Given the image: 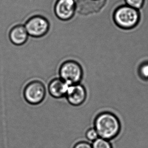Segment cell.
Segmentation results:
<instances>
[{"label":"cell","mask_w":148,"mask_h":148,"mask_svg":"<svg viewBox=\"0 0 148 148\" xmlns=\"http://www.w3.org/2000/svg\"><path fill=\"white\" fill-rule=\"evenodd\" d=\"M93 125L100 138L110 141L116 138L121 130L120 119L115 114L109 111L98 114L94 119Z\"/></svg>","instance_id":"6da1fadb"},{"label":"cell","mask_w":148,"mask_h":148,"mask_svg":"<svg viewBox=\"0 0 148 148\" xmlns=\"http://www.w3.org/2000/svg\"><path fill=\"white\" fill-rule=\"evenodd\" d=\"M113 19L119 28L129 30L138 25L140 21V14L137 9L127 5L122 6L114 12Z\"/></svg>","instance_id":"7a4b0ae2"},{"label":"cell","mask_w":148,"mask_h":148,"mask_svg":"<svg viewBox=\"0 0 148 148\" xmlns=\"http://www.w3.org/2000/svg\"><path fill=\"white\" fill-rule=\"evenodd\" d=\"M83 70L79 63L67 60L61 64L59 69L60 78L69 85L79 84L83 77Z\"/></svg>","instance_id":"3957f363"},{"label":"cell","mask_w":148,"mask_h":148,"mask_svg":"<svg viewBox=\"0 0 148 148\" xmlns=\"http://www.w3.org/2000/svg\"><path fill=\"white\" fill-rule=\"evenodd\" d=\"M45 86L39 80H33L28 83L24 90V99L28 104L37 105L41 103L46 96Z\"/></svg>","instance_id":"277c9868"},{"label":"cell","mask_w":148,"mask_h":148,"mask_svg":"<svg viewBox=\"0 0 148 148\" xmlns=\"http://www.w3.org/2000/svg\"><path fill=\"white\" fill-rule=\"evenodd\" d=\"M24 26L29 36L33 38H39L45 36L48 33L50 24L45 17L36 15L29 18Z\"/></svg>","instance_id":"5b68a950"},{"label":"cell","mask_w":148,"mask_h":148,"mask_svg":"<svg viewBox=\"0 0 148 148\" xmlns=\"http://www.w3.org/2000/svg\"><path fill=\"white\" fill-rule=\"evenodd\" d=\"M76 11L75 0H57L54 7V12L57 17L63 21L71 19Z\"/></svg>","instance_id":"8992f818"},{"label":"cell","mask_w":148,"mask_h":148,"mask_svg":"<svg viewBox=\"0 0 148 148\" xmlns=\"http://www.w3.org/2000/svg\"><path fill=\"white\" fill-rule=\"evenodd\" d=\"M65 97L71 105L80 106L85 102L87 98L86 88L80 84L70 86Z\"/></svg>","instance_id":"52a82bcc"},{"label":"cell","mask_w":148,"mask_h":148,"mask_svg":"<svg viewBox=\"0 0 148 148\" xmlns=\"http://www.w3.org/2000/svg\"><path fill=\"white\" fill-rule=\"evenodd\" d=\"M69 86L60 77L54 78L48 84V92L54 98H62L66 97Z\"/></svg>","instance_id":"ba28073f"},{"label":"cell","mask_w":148,"mask_h":148,"mask_svg":"<svg viewBox=\"0 0 148 148\" xmlns=\"http://www.w3.org/2000/svg\"><path fill=\"white\" fill-rule=\"evenodd\" d=\"M28 36L25 26L22 25H17L13 27L9 34L11 42L17 46L24 45L28 40Z\"/></svg>","instance_id":"9c48e42d"},{"label":"cell","mask_w":148,"mask_h":148,"mask_svg":"<svg viewBox=\"0 0 148 148\" xmlns=\"http://www.w3.org/2000/svg\"><path fill=\"white\" fill-rule=\"evenodd\" d=\"M92 148H113L110 140L99 138L92 143Z\"/></svg>","instance_id":"30bf717a"},{"label":"cell","mask_w":148,"mask_h":148,"mask_svg":"<svg viewBox=\"0 0 148 148\" xmlns=\"http://www.w3.org/2000/svg\"><path fill=\"white\" fill-rule=\"evenodd\" d=\"M138 76L142 80H148V61L142 62L138 68Z\"/></svg>","instance_id":"8fae6325"},{"label":"cell","mask_w":148,"mask_h":148,"mask_svg":"<svg viewBox=\"0 0 148 148\" xmlns=\"http://www.w3.org/2000/svg\"><path fill=\"white\" fill-rule=\"evenodd\" d=\"M85 136L87 140L92 143L100 138L98 133L94 127L89 128L86 130Z\"/></svg>","instance_id":"7c38bea8"},{"label":"cell","mask_w":148,"mask_h":148,"mask_svg":"<svg viewBox=\"0 0 148 148\" xmlns=\"http://www.w3.org/2000/svg\"><path fill=\"white\" fill-rule=\"evenodd\" d=\"M127 5L136 9H140L142 7L144 0H125Z\"/></svg>","instance_id":"4fadbf2b"},{"label":"cell","mask_w":148,"mask_h":148,"mask_svg":"<svg viewBox=\"0 0 148 148\" xmlns=\"http://www.w3.org/2000/svg\"><path fill=\"white\" fill-rule=\"evenodd\" d=\"M73 148H92V145L85 141H80L74 145Z\"/></svg>","instance_id":"5bb4252c"}]
</instances>
